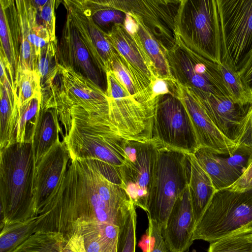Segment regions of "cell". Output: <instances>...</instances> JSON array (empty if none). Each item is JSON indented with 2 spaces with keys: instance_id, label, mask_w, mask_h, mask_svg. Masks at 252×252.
Wrapping results in <instances>:
<instances>
[{
  "instance_id": "obj_1",
  "label": "cell",
  "mask_w": 252,
  "mask_h": 252,
  "mask_svg": "<svg viewBox=\"0 0 252 252\" xmlns=\"http://www.w3.org/2000/svg\"><path fill=\"white\" fill-rule=\"evenodd\" d=\"M135 206L119 183L106 177L95 162L71 159L53 192L42 205L48 224L56 231L69 230L77 220L114 224L120 229Z\"/></svg>"
},
{
  "instance_id": "obj_2",
  "label": "cell",
  "mask_w": 252,
  "mask_h": 252,
  "mask_svg": "<svg viewBox=\"0 0 252 252\" xmlns=\"http://www.w3.org/2000/svg\"><path fill=\"white\" fill-rule=\"evenodd\" d=\"M70 114L71 128L63 141L71 159L93 160L106 177L118 179L126 158L127 139L107 118L77 105L71 107Z\"/></svg>"
},
{
  "instance_id": "obj_3",
  "label": "cell",
  "mask_w": 252,
  "mask_h": 252,
  "mask_svg": "<svg viewBox=\"0 0 252 252\" xmlns=\"http://www.w3.org/2000/svg\"><path fill=\"white\" fill-rule=\"evenodd\" d=\"M36 164L32 145L16 142L0 150V198L2 223L36 215Z\"/></svg>"
},
{
  "instance_id": "obj_4",
  "label": "cell",
  "mask_w": 252,
  "mask_h": 252,
  "mask_svg": "<svg viewBox=\"0 0 252 252\" xmlns=\"http://www.w3.org/2000/svg\"><path fill=\"white\" fill-rule=\"evenodd\" d=\"M176 35L189 49L221 63V36L216 0H181L175 21Z\"/></svg>"
},
{
  "instance_id": "obj_5",
  "label": "cell",
  "mask_w": 252,
  "mask_h": 252,
  "mask_svg": "<svg viewBox=\"0 0 252 252\" xmlns=\"http://www.w3.org/2000/svg\"><path fill=\"white\" fill-rule=\"evenodd\" d=\"M188 154L161 145L158 149L147 214L164 228L179 195L189 184Z\"/></svg>"
},
{
  "instance_id": "obj_6",
  "label": "cell",
  "mask_w": 252,
  "mask_h": 252,
  "mask_svg": "<svg viewBox=\"0 0 252 252\" xmlns=\"http://www.w3.org/2000/svg\"><path fill=\"white\" fill-rule=\"evenodd\" d=\"M252 228V190L217 191L196 224L193 241H215L240 229Z\"/></svg>"
},
{
  "instance_id": "obj_7",
  "label": "cell",
  "mask_w": 252,
  "mask_h": 252,
  "mask_svg": "<svg viewBox=\"0 0 252 252\" xmlns=\"http://www.w3.org/2000/svg\"><path fill=\"white\" fill-rule=\"evenodd\" d=\"M221 63L238 71L252 49V0H216Z\"/></svg>"
},
{
  "instance_id": "obj_8",
  "label": "cell",
  "mask_w": 252,
  "mask_h": 252,
  "mask_svg": "<svg viewBox=\"0 0 252 252\" xmlns=\"http://www.w3.org/2000/svg\"><path fill=\"white\" fill-rule=\"evenodd\" d=\"M166 55L176 83L192 89L231 98L219 64L189 49L177 35L175 46Z\"/></svg>"
},
{
  "instance_id": "obj_9",
  "label": "cell",
  "mask_w": 252,
  "mask_h": 252,
  "mask_svg": "<svg viewBox=\"0 0 252 252\" xmlns=\"http://www.w3.org/2000/svg\"><path fill=\"white\" fill-rule=\"evenodd\" d=\"M156 138L126 141V158L119 168L121 186L135 206L147 212L154 170L159 147Z\"/></svg>"
},
{
  "instance_id": "obj_10",
  "label": "cell",
  "mask_w": 252,
  "mask_h": 252,
  "mask_svg": "<svg viewBox=\"0 0 252 252\" xmlns=\"http://www.w3.org/2000/svg\"><path fill=\"white\" fill-rule=\"evenodd\" d=\"M153 137L163 146L193 154L199 146L189 116L173 94L158 96L155 111Z\"/></svg>"
},
{
  "instance_id": "obj_11",
  "label": "cell",
  "mask_w": 252,
  "mask_h": 252,
  "mask_svg": "<svg viewBox=\"0 0 252 252\" xmlns=\"http://www.w3.org/2000/svg\"><path fill=\"white\" fill-rule=\"evenodd\" d=\"M107 7L139 16L163 50L176 44L175 21L181 0H98Z\"/></svg>"
},
{
  "instance_id": "obj_12",
  "label": "cell",
  "mask_w": 252,
  "mask_h": 252,
  "mask_svg": "<svg viewBox=\"0 0 252 252\" xmlns=\"http://www.w3.org/2000/svg\"><path fill=\"white\" fill-rule=\"evenodd\" d=\"M106 37L124 61L143 102L152 98V86L157 77L154 66L134 33H129L123 24H115Z\"/></svg>"
},
{
  "instance_id": "obj_13",
  "label": "cell",
  "mask_w": 252,
  "mask_h": 252,
  "mask_svg": "<svg viewBox=\"0 0 252 252\" xmlns=\"http://www.w3.org/2000/svg\"><path fill=\"white\" fill-rule=\"evenodd\" d=\"M175 95L181 100L189 116L199 148L221 156H231L236 145L226 137L211 120L191 89L175 82Z\"/></svg>"
},
{
  "instance_id": "obj_14",
  "label": "cell",
  "mask_w": 252,
  "mask_h": 252,
  "mask_svg": "<svg viewBox=\"0 0 252 252\" xmlns=\"http://www.w3.org/2000/svg\"><path fill=\"white\" fill-rule=\"evenodd\" d=\"M63 4L95 67L102 74L111 70L116 51L106 37V32L83 10L79 0H64Z\"/></svg>"
},
{
  "instance_id": "obj_15",
  "label": "cell",
  "mask_w": 252,
  "mask_h": 252,
  "mask_svg": "<svg viewBox=\"0 0 252 252\" xmlns=\"http://www.w3.org/2000/svg\"><path fill=\"white\" fill-rule=\"evenodd\" d=\"M58 76L71 107L77 105L110 120L108 97L101 87L73 69L59 63Z\"/></svg>"
},
{
  "instance_id": "obj_16",
  "label": "cell",
  "mask_w": 252,
  "mask_h": 252,
  "mask_svg": "<svg viewBox=\"0 0 252 252\" xmlns=\"http://www.w3.org/2000/svg\"><path fill=\"white\" fill-rule=\"evenodd\" d=\"M15 3L21 43L18 73L24 68L37 71L41 50L51 41L50 37L48 31L38 23L32 0H15Z\"/></svg>"
},
{
  "instance_id": "obj_17",
  "label": "cell",
  "mask_w": 252,
  "mask_h": 252,
  "mask_svg": "<svg viewBox=\"0 0 252 252\" xmlns=\"http://www.w3.org/2000/svg\"><path fill=\"white\" fill-rule=\"evenodd\" d=\"M71 159L63 141H58L36 165L34 196L37 213L53 192L66 172Z\"/></svg>"
},
{
  "instance_id": "obj_18",
  "label": "cell",
  "mask_w": 252,
  "mask_h": 252,
  "mask_svg": "<svg viewBox=\"0 0 252 252\" xmlns=\"http://www.w3.org/2000/svg\"><path fill=\"white\" fill-rule=\"evenodd\" d=\"M195 227L188 185L177 198L161 233L172 252H186L193 243Z\"/></svg>"
},
{
  "instance_id": "obj_19",
  "label": "cell",
  "mask_w": 252,
  "mask_h": 252,
  "mask_svg": "<svg viewBox=\"0 0 252 252\" xmlns=\"http://www.w3.org/2000/svg\"><path fill=\"white\" fill-rule=\"evenodd\" d=\"M57 57L59 64L73 69L100 86L99 73H101L93 62L88 49L67 14L58 44Z\"/></svg>"
},
{
  "instance_id": "obj_20",
  "label": "cell",
  "mask_w": 252,
  "mask_h": 252,
  "mask_svg": "<svg viewBox=\"0 0 252 252\" xmlns=\"http://www.w3.org/2000/svg\"><path fill=\"white\" fill-rule=\"evenodd\" d=\"M219 129L236 144L243 121L250 106L235 103L230 98L192 89Z\"/></svg>"
},
{
  "instance_id": "obj_21",
  "label": "cell",
  "mask_w": 252,
  "mask_h": 252,
  "mask_svg": "<svg viewBox=\"0 0 252 252\" xmlns=\"http://www.w3.org/2000/svg\"><path fill=\"white\" fill-rule=\"evenodd\" d=\"M0 59L7 67L14 93L19 64L20 27L15 0H0Z\"/></svg>"
},
{
  "instance_id": "obj_22",
  "label": "cell",
  "mask_w": 252,
  "mask_h": 252,
  "mask_svg": "<svg viewBox=\"0 0 252 252\" xmlns=\"http://www.w3.org/2000/svg\"><path fill=\"white\" fill-rule=\"evenodd\" d=\"M69 230L80 252H118L120 228L114 224L77 220Z\"/></svg>"
},
{
  "instance_id": "obj_23",
  "label": "cell",
  "mask_w": 252,
  "mask_h": 252,
  "mask_svg": "<svg viewBox=\"0 0 252 252\" xmlns=\"http://www.w3.org/2000/svg\"><path fill=\"white\" fill-rule=\"evenodd\" d=\"M129 33H134L152 62L157 77L175 83L170 70L166 52L145 25L141 18L132 13H126L123 24Z\"/></svg>"
},
{
  "instance_id": "obj_24",
  "label": "cell",
  "mask_w": 252,
  "mask_h": 252,
  "mask_svg": "<svg viewBox=\"0 0 252 252\" xmlns=\"http://www.w3.org/2000/svg\"><path fill=\"white\" fill-rule=\"evenodd\" d=\"M0 150L17 142L19 108L9 75L0 78Z\"/></svg>"
},
{
  "instance_id": "obj_25",
  "label": "cell",
  "mask_w": 252,
  "mask_h": 252,
  "mask_svg": "<svg viewBox=\"0 0 252 252\" xmlns=\"http://www.w3.org/2000/svg\"><path fill=\"white\" fill-rule=\"evenodd\" d=\"M60 122L55 108H40L32 142L36 165L42 157L60 140V134L63 139L64 135Z\"/></svg>"
},
{
  "instance_id": "obj_26",
  "label": "cell",
  "mask_w": 252,
  "mask_h": 252,
  "mask_svg": "<svg viewBox=\"0 0 252 252\" xmlns=\"http://www.w3.org/2000/svg\"><path fill=\"white\" fill-rule=\"evenodd\" d=\"M188 155L190 164L189 188L196 225L217 190L210 177L199 164L193 154Z\"/></svg>"
},
{
  "instance_id": "obj_27",
  "label": "cell",
  "mask_w": 252,
  "mask_h": 252,
  "mask_svg": "<svg viewBox=\"0 0 252 252\" xmlns=\"http://www.w3.org/2000/svg\"><path fill=\"white\" fill-rule=\"evenodd\" d=\"M43 216L11 221L1 224L0 252H11L38 229Z\"/></svg>"
},
{
  "instance_id": "obj_28",
  "label": "cell",
  "mask_w": 252,
  "mask_h": 252,
  "mask_svg": "<svg viewBox=\"0 0 252 252\" xmlns=\"http://www.w3.org/2000/svg\"><path fill=\"white\" fill-rule=\"evenodd\" d=\"M193 155L210 177L217 191L227 189L235 182L220 155L203 148L197 149Z\"/></svg>"
},
{
  "instance_id": "obj_29",
  "label": "cell",
  "mask_w": 252,
  "mask_h": 252,
  "mask_svg": "<svg viewBox=\"0 0 252 252\" xmlns=\"http://www.w3.org/2000/svg\"><path fill=\"white\" fill-rule=\"evenodd\" d=\"M66 243L63 233L38 229L11 252H63Z\"/></svg>"
},
{
  "instance_id": "obj_30",
  "label": "cell",
  "mask_w": 252,
  "mask_h": 252,
  "mask_svg": "<svg viewBox=\"0 0 252 252\" xmlns=\"http://www.w3.org/2000/svg\"><path fill=\"white\" fill-rule=\"evenodd\" d=\"M41 96H36L19 107L16 141L32 144L34 130L41 108Z\"/></svg>"
},
{
  "instance_id": "obj_31",
  "label": "cell",
  "mask_w": 252,
  "mask_h": 252,
  "mask_svg": "<svg viewBox=\"0 0 252 252\" xmlns=\"http://www.w3.org/2000/svg\"><path fill=\"white\" fill-rule=\"evenodd\" d=\"M208 252H252V228L240 229L210 243Z\"/></svg>"
},
{
  "instance_id": "obj_32",
  "label": "cell",
  "mask_w": 252,
  "mask_h": 252,
  "mask_svg": "<svg viewBox=\"0 0 252 252\" xmlns=\"http://www.w3.org/2000/svg\"><path fill=\"white\" fill-rule=\"evenodd\" d=\"M220 71L233 101L242 106L252 103V91L244 83L237 71L229 64H219Z\"/></svg>"
},
{
  "instance_id": "obj_33",
  "label": "cell",
  "mask_w": 252,
  "mask_h": 252,
  "mask_svg": "<svg viewBox=\"0 0 252 252\" xmlns=\"http://www.w3.org/2000/svg\"><path fill=\"white\" fill-rule=\"evenodd\" d=\"M83 10L100 28L110 24H123L126 13L101 4L98 0H79Z\"/></svg>"
},
{
  "instance_id": "obj_34",
  "label": "cell",
  "mask_w": 252,
  "mask_h": 252,
  "mask_svg": "<svg viewBox=\"0 0 252 252\" xmlns=\"http://www.w3.org/2000/svg\"><path fill=\"white\" fill-rule=\"evenodd\" d=\"M19 107L36 96L41 95V79L37 70L22 69L17 74L16 92Z\"/></svg>"
},
{
  "instance_id": "obj_35",
  "label": "cell",
  "mask_w": 252,
  "mask_h": 252,
  "mask_svg": "<svg viewBox=\"0 0 252 252\" xmlns=\"http://www.w3.org/2000/svg\"><path fill=\"white\" fill-rule=\"evenodd\" d=\"M57 41L58 40L50 41L41 51L37 64V71L41 79V89L52 82L58 73Z\"/></svg>"
},
{
  "instance_id": "obj_36",
  "label": "cell",
  "mask_w": 252,
  "mask_h": 252,
  "mask_svg": "<svg viewBox=\"0 0 252 252\" xmlns=\"http://www.w3.org/2000/svg\"><path fill=\"white\" fill-rule=\"evenodd\" d=\"M36 11L38 23L48 32L51 41L57 40L55 35L56 17L55 5L57 1L54 0H33Z\"/></svg>"
},
{
  "instance_id": "obj_37",
  "label": "cell",
  "mask_w": 252,
  "mask_h": 252,
  "mask_svg": "<svg viewBox=\"0 0 252 252\" xmlns=\"http://www.w3.org/2000/svg\"><path fill=\"white\" fill-rule=\"evenodd\" d=\"M252 158V148L239 147L231 156L221 157V160L236 182L243 174Z\"/></svg>"
},
{
  "instance_id": "obj_38",
  "label": "cell",
  "mask_w": 252,
  "mask_h": 252,
  "mask_svg": "<svg viewBox=\"0 0 252 252\" xmlns=\"http://www.w3.org/2000/svg\"><path fill=\"white\" fill-rule=\"evenodd\" d=\"M111 70L130 95L139 102L142 101L134 80L124 61L116 52L111 64Z\"/></svg>"
},
{
  "instance_id": "obj_39",
  "label": "cell",
  "mask_w": 252,
  "mask_h": 252,
  "mask_svg": "<svg viewBox=\"0 0 252 252\" xmlns=\"http://www.w3.org/2000/svg\"><path fill=\"white\" fill-rule=\"evenodd\" d=\"M137 215L134 207L120 229L118 252H135Z\"/></svg>"
},
{
  "instance_id": "obj_40",
  "label": "cell",
  "mask_w": 252,
  "mask_h": 252,
  "mask_svg": "<svg viewBox=\"0 0 252 252\" xmlns=\"http://www.w3.org/2000/svg\"><path fill=\"white\" fill-rule=\"evenodd\" d=\"M148 228L147 234L152 249L148 252H172L167 247L161 233V228L158 222L147 215Z\"/></svg>"
},
{
  "instance_id": "obj_41",
  "label": "cell",
  "mask_w": 252,
  "mask_h": 252,
  "mask_svg": "<svg viewBox=\"0 0 252 252\" xmlns=\"http://www.w3.org/2000/svg\"><path fill=\"white\" fill-rule=\"evenodd\" d=\"M106 93L108 99L117 100L131 96L112 71L109 70L106 73Z\"/></svg>"
},
{
  "instance_id": "obj_42",
  "label": "cell",
  "mask_w": 252,
  "mask_h": 252,
  "mask_svg": "<svg viewBox=\"0 0 252 252\" xmlns=\"http://www.w3.org/2000/svg\"><path fill=\"white\" fill-rule=\"evenodd\" d=\"M236 145L237 148L246 147L252 149V103L243 121Z\"/></svg>"
},
{
  "instance_id": "obj_43",
  "label": "cell",
  "mask_w": 252,
  "mask_h": 252,
  "mask_svg": "<svg viewBox=\"0 0 252 252\" xmlns=\"http://www.w3.org/2000/svg\"><path fill=\"white\" fill-rule=\"evenodd\" d=\"M227 189L237 191L252 190V158L242 175Z\"/></svg>"
},
{
  "instance_id": "obj_44",
  "label": "cell",
  "mask_w": 252,
  "mask_h": 252,
  "mask_svg": "<svg viewBox=\"0 0 252 252\" xmlns=\"http://www.w3.org/2000/svg\"><path fill=\"white\" fill-rule=\"evenodd\" d=\"M175 83L157 77L152 86V98L166 94L175 95Z\"/></svg>"
},
{
  "instance_id": "obj_45",
  "label": "cell",
  "mask_w": 252,
  "mask_h": 252,
  "mask_svg": "<svg viewBox=\"0 0 252 252\" xmlns=\"http://www.w3.org/2000/svg\"><path fill=\"white\" fill-rule=\"evenodd\" d=\"M237 72L244 83L252 91V49Z\"/></svg>"
}]
</instances>
